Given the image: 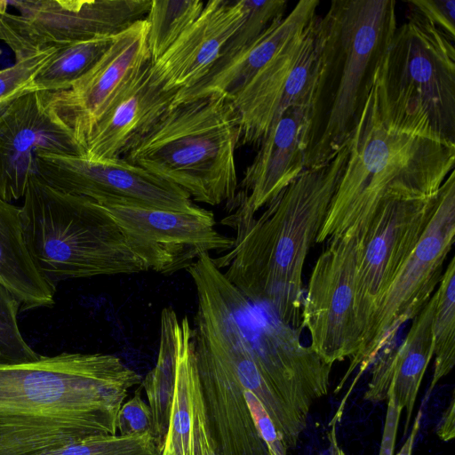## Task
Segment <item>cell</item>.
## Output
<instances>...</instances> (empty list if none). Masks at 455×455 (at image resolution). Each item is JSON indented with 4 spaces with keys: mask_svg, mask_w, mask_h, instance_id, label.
Returning a JSON list of instances; mask_svg holds the SVG:
<instances>
[{
    "mask_svg": "<svg viewBox=\"0 0 455 455\" xmlns=\"http://www.w3.org/2000/svg\"><path fill=\"white\" fill-rule=\"evenodd\" d=\"M141 376L119 357L63 352L0 364V455H37L116 435V416Z\"/></svg>",
    "mask_w": 455,
    "mask_h": 455,
    "instance_id": "6da1fadb",
    "label": "cell"
},
{
    "mask_svg": "<svg viewBox=\"0 0 455 455\" xmlns=\"http://www.w3.org/2000/svg\"><path fill=\"white\" fill-rule=\"evenodd\" d=\"M382 62L315 243L363 223L384 200L436 195L454 170L455 143L437 134L423 115L389 100Z\"/></svg>",
    "mask_w": 455,
    "mask_h": 455,
    "instance_id": "7a4b0ae2",
    "label": "cell"
},
{
    "mask_svg": "<svg viewBox=\"0 0 455 455\" xmlns=\"http://www.w3.org/2000/svg\"><path fill=\"white\" fill-rule=\"evenodd\" d=\"M347 143L329 162L305 169L259 215L227 222L232 248L213 259L246 298L302 330V272L345 168Z\"/></svg>",
    "mask_w": 455,
    "mask_h": 455,
    "instance_id": "3957f363",
    "label": "cell"
},
{
    "mask_svg": "<svg viewBox=\"0 0 455 455\" xmlns=\"http://www.w3.org/2000/svg\"><path fill=\"white\" fill-rule=\"evenodd\" d=\"M395 0H334L319 18L321 50L305 169L332 159L359 123L397 28Z\"/></svg>",
    "mask_w": 455,
    "mask_h": 455,
    "instance_id": "277c9868",
    "label": "cell"
},
{
    "mask_svg": "<svg viewBox=\"0 0 455 455\" xmlns=\"http://www.w3.org/2000/svg\"><path fill=\"white\" fill-rule=\"evenodd\" d=\"M240 122L230 99L211 95L172 105L124 159L212 206L235 199Z\"/></svg>",
    "mask_w": 455,
    "mask_h": 455,
    "instance_id": "5b68a950",
    "label": "cell"
},
{
    "mask_svg": "<svg viewBox=\"0 0 455 455\" xmlns=\"http://www.w3.org/2000/svg\"><path fill=\"white\" fill-rule=\"evenodd\" d=\"M20 217L30 254L52 285L74 278L148 271L113 215L94 200L29 177Z\"/></svg>",
    "mask_w": 455,
    "mask_h": 455,
    "instance_id": "8992f818",
    "label": "cell"
},
{
    "mask_svg": "<svg viewBox=\"0 0 455 455\" xmlns=\"http://www.w3.org/2000/svg\"><path fill=\"white\" fill-rule=\"evenodd\" d=\"M196 363L218 455H269L248 409L260 371L233 320L207 290L196 289Z\"/></svg>",
    "mask_w": 455,
    "mask_h": 455,
    "instance_id": "52a82bcc",
    "label": "cell"
},
{
    "mask_svg": "<svg viewBox=\"0 0 455 455\" xmlns=\"http://www.w3.org/2000/svg\"><path fill=\"white\" fill-rule=\"evenodd\" d=\"M187 269L204 279L233 320L268 384L307 420L314 403L329 392L332 365L301 342L300 329L283 323L228 281L211 254H202Z\"/></svg>",
    "mask_w": 455,
    "mask_h": 455,
    "instance_id": "ba28073f",
    "label": "cell"
},
{
    "mask_svg": "<svg viewBox=\"0 0 455 455\" xmlns=\"http://www.w3.org/2000/svg\"><path fill=\"white\" fill-rule=\"evenodd\" d=\"M387 97L423 115L441 137L455 143V48L428 20L409 10L383 59Z\"/></svg>",
    "mask_w": 455,
    "mask_h": 455,
    "instance_id": "9c48e42d",
    "label": "cell"
},
{
    "mask_svg": "<svg viewBox=\"0 0 455 455\" xmlns=\"http://www.w3.org/2000/svg\"><path fill=\"white\" fill-rule=\"evenodd\" d=\"M455 236V172H451L438 191L435 211L414 251L382 296L363 345L339 381L338 392L358 369L348 394L361 375L390 346L403 324L412 320L436 291L447 255Z\"/></svg>",
    "mask_w": 455,
    "mask_h": 455,
    "instance_id": "30bf717a",
    "label": "cell"
},
{
    "mask_svg": "<svg viewBox=\"0 0 455 455\" xmlns=\"http://www.w3.org/2000/svg\"><path fill=\"white\" fill-rule=\"evenodd\" d=\"M151 1H0V41L18 60L47 48L116 36L144 19Z\"/></svg>",
    "mask_w": 455,
    "mask_h": 455,
    "instance_id": "8fae6325",
    "label": "cell"
},
{
    "mask_svg": "<svg viewBox=\"0 0 455 455\" xmlns=\"http://www.w3.org/2000/svg\"><path fill=\"white\" fill-rule=\"evenodd\" d=\"M437 201L438 192L424 198L387 199L363 223L351 226L359 233L355 312L362 347L382 296L417 246Z\"/></svg>",
    "mask_w": 455,
    "mask_h": 455,
    "instance_id": "7c38bea8",
    "label": "cell"
},
{
    "mask_svg": "<svg viewBox=\"0 0 455 455\" xmlns=\"http://www.w3.org/2000/svg\"><path fill=\"white\" fill-rule=\"evenodd\" d=\"M358 230L350 227L328 240L312 270L302 302V328L328 363L351 359L361 349L355 312Z\"/></svg>",
    "mask_w": 455,
    "mask_h": 455,
    "instance_id": "4fadbf2b",
    "label": "cell"
},
{
    "mask_svg": "<svg viewBox=\"0 0 455 455\" xmlns=\"http://www.w3.org/2000/svg\"><path fill=\"white\" fill-rule=\"evenodd\" d=\"M36 173L50 186L94 200L176 212H190L198 205L182 188L123 157L92 161L85 156L38 152Z\"/></svg>",
    "mask_w": 455,
    "mask_h": 455,
    "instance_id": "5bb4252c",
    "label": "cell"
},
{
    "mask_svg": "<svg viewBox=\"0 0 455 455\" xmlns=\"http://www.w3.org/2000/svg\"><path fill=\"white\" fill-rule=\"evenodd\" d=\"M319 18L275 53L231 100L239 116L240 145L258 148L287 108L310 106L321 50Z\"/></svg>",
    "mask_w": 455,
    "mask_h": 455,
    "instance_id": "9a60e30c",
    "label": "cell"
},
{
    "mask_svg": "<svg viewBox=\"0 0 455 455\" xmlns=\"http://www.w3.org/2000/svg\"><path fill=\"white\" fill-rule=\"evenodd\" d=\"M115 218L130 249L148 270L172 275L202 254L229 251L234 239L220 233L212 211L176 212L126 204H101Z\"/></svg>",
    "mask_w": 455,
    "mask_h": 455,
    "instance_id": "2e32d148",
    "label": "cell"
},
{
    "mask_svg": "<svg viewBox=\"0 0 455 455\" xmlns=\"http://www.w3.org/2000/svg\"><path fill=\"white\" fill-rule=\"evenodd\" d=\"M144 19L116 35L97 63L65 91L48 92L50 106L83 147L94 126L151 62Z\"/></svg>",
    "mask_w": 455,
    "mask_h": 455,
    "instance_id": "e0dca14e",
    "label": "cell"
},
{
    "mask_svg": "<svg viewBox=\"0 0 455 455\" xmlns=\"http://www.w3.org/2000/svg\"><path fill=\"white\" fill-rule=\"evenodd\" d=\"M84 156L71 129L50 106L47 92H34L0 116V198L11 203L24 196L36 173L38 152Z\"/></svg>",
    "mask_w": 455,
    "mask_h": 455,
    "instance_id": "ac0fdd59",
    "label": "cell"
},
{
    "mask_svg": "<svg viewBox=\"0 0 455 455\" xmlns=\"http://www.w3.org/2000/svg\"><path fill=\"white\" fill-rule=\"evenodd\" d=\"M310 106L287 108L258 147L235 199L227 205L230 220L254 217L305 170Z\"/></svg>",
    "mask_w": 455,
    "mask_h": 455,
    "instance_id": "d6986e66",
    "label": "cell"
},
{
    "mask_svg": "<svg viewBox=\"0 0 455 455\" xmlns=\"http://www.w3.org/2000/svg\"><path fill=\"white\" fill-rule=\"evenodd\" d=\"M245 13V0L206 2L197 20L151 63L155 81L165 91L178 92L197 83L241 26Z\"/></svg>",
    "mask_w": 455,
    "mask_h": 455,
    "instance_id": "ffe728a7",
    "label": "cell"
},
{
    "mask_svg": "<svg viewBox=\"0 0 455 455\" xmlns=\"http://www.w3.org/2000/svg\"><path fill=\"white\" fill-rule=\"evenodd\" d=\"M175 348V380L162 451L170 455H218L209 427L196 357L193 328L170 308Z\"/></svg>",
    "mask_w": 455,
    "mask_h": 455,
    "instance_id": "44dd1931",
    "label": "cell"
},
{
    "mask_svg": "<svg viewBox=\"0 0 455 455\" xmlns=\"http://www.w3.org/2000/svg\"><path fill=\"white\" fill-rule=\"evenodd\" d=\"M151 63L138 74L94 126L84 145L87 158H122L172 106L178 91H165L155 81Z\"/></svg>",
    "mask_w": 455,
    "mask_h": 455,
    "instance_id": "7402d4cb",
    "label": "cell"
},
{
    "mask_svg": "<svg viewBox=\"0 0 455 455\" xmlns=\"http://www.w3.org/2000/svg\"><path fill=\"white\" fill-rule=\"evenodd\" d=\"M437 300L436 291L412 324L397 349L385 347L374 361L371 379L363 399L387 401L389 395L406 412L407 431L426 370L434 355L433 320Z\"/></svg>",
    "mask_w": 455,
    "mask_h": 455,
    "instance_id": "603a6c76",
    "label": "cell"
},
{
    "mask_svg": "<svg viewBox=\"0 0 455 455\" xmlns=\"http://www.w3.org/2000/svg\"><path fill=\"white\" fill-rule=\"evenodd\" d=\"M318 0H301L284 18L273 24L253 44L192 86L177 92L172 105L224 95L233 100L284 45L304 32L318 17Z\"/></svg>",
    "mask_w": 455,
    "mask_h": 455,
    "instance_id": "cb8c5ba5",
    "label": "cell"
},
{
    "mask_svg": "<svg viewBox=\"0 0 455 455\" xmlns=\"http://www.w3.org/2000/svg\"><path fill=\"white\" fill-rule=\"evenodd\" d=\"M0 285L20 302L21 310L51 307L56 287L36 267L28 250L20 207L0 198Z\"/></svg>",
    "mask_w": 455,
    "mask_h": 455,
    "instance_id": "d4e9b609",
    "label": "cell"
},
{
    "mask_svg": "<svg viewBox=\"0 0 455 455\" xmlns=\"http://www.w3.org/2000/svg\"><path fill=\"white\" fill-rule=\"evenodd\" d=\"M169 307L160 315V340L155 366L142 379L152 415V434L163 450L175 380V348Z\"/></svg>",
    "mask_w": 455,
    "mask_h": 455,
    "instance_id": "484cf974",
    "label": "cell"
},
{
    "mask_svg": "<svg viewBox=\"0 0 455 455\" xmlns=\"http://www.w3.org/2000/svg\"><path fill=\"white\" fill-rule=\"evenodd\" d=\"M114 36L59 47L36 77V91L53 92L69 89L97 63L110 46Z\"/></svg>",
    "mask_w": 455,
    "mask_h": 455,
    "instance_id": "4316f807",
    "label": "cell"
},
{
    "mask_svg": "<svg viewBox=\"0 0 455 455\" xmlns=\"http://www.w3.org/2000/svg\"><path fill=\"white\" fill-rule=\"evenodd\" d=\"M433 320L435 364L428 394L455 363V259L451 258L436 289Z\"/></svg>",
    "mask_w": 455,
    "mask_h": 455,
    "instance_id": "83f0119b",
    "label": "cell"
},
{
    "mask_svg": "<svg viewBox=\"0 0 455 455\" xmlns=\"http://www.w3.org/2000/svg\"><path fill=\"white\" fill-rule=\"evenodd\" d=\"M201 0H152L145 17L151 61H156L200 16Z\"/></svg>",
    "mask_w": 455,
    "mask_h": 455,
    "instance_id": "f1b7e54d",
    "label": "cell"
},
{
    "mask_svg": "<svg viewBox=\"0 0 455 455\" xmlns=\"http://www.w3.org/2000/svg\"><path fill=\"white\" fill-rule=\"evenodd\" d=\"M245 4L243 23L225 44L207 73L222 68L253 44L273 24L284 18L287 8L283 0H245Z\"/></svg>",
    "mask_w": 455,
    "mask_h": 455,
    "instance_id": "f546056e",
    "label": "cell"
},
{
    "mask_svg": "<svg viewBox=\"0 0 455 455\" xmlns=\"http://www.w3.org/2000/svg\"><path fill=\"white\" fill-rule=\"evenodd\" d=\"M162 449L150 433L140 435L87 436L37 455H161Z\"/></svg>",
    "mask_w": 455,
    "mask_h": 455,
    "instance_id": "4dcf8cb0",
    "label": "cell"
},
{
    "mask_svg": "<svg viewBox=\"0 0 455 455\" xmlns=\"http://www.w3.org/2000/svg\"><path fill=\"white\" fill-rule=\"evenodd\" d=\"M58 48L44 49L0 69V116L20 98L37 92L35 79L54 56Z\"/></svg>",
    "mask_w": 455,
    "mask_h": 455,
    "instance_id": "1f68e13d",
    "label": "cell"
},
{
    "mask_svg": "<svg viewBox=\"0 0 455 455\" xmlns=\"http://www.w3.org/2000/svg\"><path fill=\"white\" fill-rule=\"evenodd\" d=\"M18 299L0 285V364H13L37 359L38 355L24 340L18 325Z\"/></svg>",
    "mask_w": 455,
    "mask_h": 455,
    "instance_id": "d6a6232c",
    "label": "cell"
},
{
    "mask_svg": "<svg viewBox=\"0 0 455 455\" xmlns=\"http://www.w3.org/2000/svg\"><path fill=\"white\" fill-rule=\"evenodd\" d=\"M140 389L141 387L121 405L116 416L117 435L129 436L152 434L151 410L143 400Z\"/></svg>",
    "mask_w": 455,
    "mask_h": 455,
    "instance_id": "836d02e7",
    "label": "cell"
},
{
    "mask_svg": "<svg viewBox=\"0 0 455 455\" xmlns=\"http://www.w3.org/2000/svg\"><path fill=\"white\" fill-rule=\"evenodd\" d=\"M408 10L420 15L451 42L455 41L454 0H412L406 2Z\"/></svg>",
    "mask_w": 455,
    "mask_h": 455,
    "instance_id": "e575fe53",
    "label": "cell"
},
{
    "mask_svg": "<svg viewBox=\"0 0 455 455\" xmlns=\"http://www.w3.org/2000/svg\"><path fill=\"white\" fill-rule=\"evenodd\" d=\"M244 396L254 426L265 443L268 454L288 455L289 450L261 402L250 391H246Z\"/></svg>",
    "mask_w": 455,
    "mask_h": 455,
    "instance_id": "d590c367",
    "label": "cell"
},
{
    "mask_svg": "<svg viewBox=\"0 0 455 455\" xmlns=\"http://www.w3.org/2000/svg\"><path fill=\"white\" fill-rule=\"evenodd\" d=\"M387 402V415L379 455H394L399 419L403 411L392 395H388Z\"/></svg>",
    "mask_w": 455,
    "mask_h": 455,
    "instance_id": "8d00e7d4",
    "label": "cell"
},
{
    "mask_svg": "<svg viewBox=\"0 0 455 455\" xmlns=\"http://www.w3.org/2000/svg\"><path fill=\"white\" fill-rule=\"evenodd\" d=\"M436 435L444 442L451 441L455 435V403L452 397L450 405L443 412L437 425Z\"/></svg>",
    "mask_w": 455,
    "mask_h": 455,
    "instance_id": "74e56055",
    "label": "cell"
},
{
    "mask_svg": "<svg viewBox=\"0 0 455 455\" xmlns=\"http://www.w3.org/2000/svg\"><path fill=\"white\" fill-rule=\"evenodd\" d=\"M420 418H421V411L418 413V415L415 418V420L413 422V427L412 431L408 436L405 443L401 448L399 453L397 455H411L413 443L417 435V433L420 427Z\"/></svg>",
    "mask_w": 455,
    "mask_h": 455,
    "instance_id": "f35d334b",
    "label": "cell"
},
{
    "mask_svg": "<svg viewBox=\"0 0 455 455\" xmlns=\"http://www.w3.org/2000/svg\"><path fill=\"white\" fill-rule=\"evenodd\" d=\"M338 418L334 416L333 419L331 423V429L328 434V438L330 441V450L329 455H345L343 450L340 448L336 435V423Z\"/></svg>",
    "mask_w": 455,
    "mask_h": 455,
    "instance_id": "ab89813d",
    "label": "cell"
},
{
    "mask_svg": "<svg viewBox=\"0 0 455 455\" xmlns=\"http://www.w3.org/2000/svg\"><path fill=\"white\" fill-rule=\"evenodd\" d=\"M161 455H170V454H168V453H166V452H164V451H162V454H161Z\"/></svg>",
    "mask_w": 455,
    "mask_h": 455,
    "instance_id": "60d3db41",
    "label": "cell"
}]
</instances>
